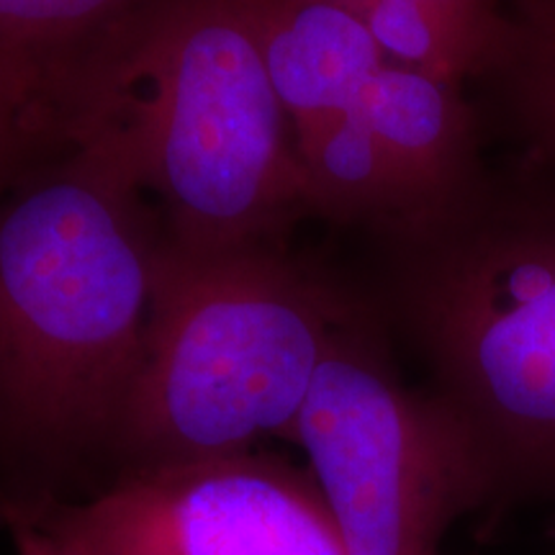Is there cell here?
Listing matches in <instances>:
<instances>
[{"label": "cell", "mask_w": 555, "mask_h": 555, "mask_svg": "<svg viewBox=\"0 0 555 555\" xmlns=\"http://www.w3.org/2000/svg\"><path fill=\"white\" fill-rule=\"evenodd\" d=\"M142 198L82 147L0 196V494L65 499L111 461L165 242Z\"/></svg>", "instance_id": "obj_1"}, {"label": "cell", "mask_w": 555, "mask_h": 555, "mask_svg": "<svg viewBox=\"0 0 555 555\" xmlns=\"http://www.w3.org/2000/svg\"><path fill=\"white\" fill-rule=\"evenodd\" d=\"M57 106L67 147L157 196L180 249L281 247L309 211L291 119L242 0H137L69 60Z\"/></svg>", "instance_id": "obj_2"}, {"label": "cell", "mask_w": 555, "mask_h": 555, "mask_svg": "<svg viewBox=\"0 0 555 555\" xmlns=\"http://www.w3.org/2000/svg\"><path fill=\"white\" fill-rule=\"evenodd\" d=\"M391 240V317L483 457L496 504L555 506V193L478 183Z\"/></svg>", "instance_id": "obj_3"}, {"label": "cell", "mask_w": 555, "mask_h": 555, "mask_svg": "<svg viewBox=\"0 0 555 555\" xmlns=\"http://www.w3.org/2000/svg\"><path fill=\"white\" fill-rule=\"evenodd\" d=\"M358 296L281 247L191 253L163 242L142 363L116 429V476L288 437Z\"/></svg>", "instance_id": "obj_4"}, {"label": "cell", "mask_w": 555, "mask_h": 555, "mask_svg": "<svg viewBox=\"0 0 555 555\" xmlns=\"http://www.w3.org/2000/svg\"><path fill=\"white\" fill-rule=\"evenodd\" d=\"M291 440L347 555H446L448 532L496 504L466 427L435 391L404 384L363 298L332 335Z\"/></svg>", "instance_id": "obj_5"}, {"label": "cell", "mask_w": 555, "mask_h": 555, "mask_svg": "<svg viewBox=\"0 0 555 555\" xmlns=\"http://www.w3.org/2000/svg\"><path fill=\"white\" fill-rule=\"evenodd\" d=\"M13 499L73 555H347L309 470L258 450L121 474L82 502Z\"/></svg>", "instance_id": "obj_6"}, {"label": "cell", "mask_w": 555, "mask_h": 555, "mask_svg": "<svg viewBox=\"0 0 555 555\" xmlns=\"http://www.w3.org/2000/svg\"><path fill=\"white\" fill-rule=\"evenodd\" d=\"M242 3L294 131L350 108L388 62L358 13L337 0Z\"/></svg>", "instance_id": "obj_7"}, {"label": "cell", "mask_w": 555, "mask_h": 555, "mask_svg": "<svg viewBox=\"0 0 555 555\" xmlns=\"http://www.w3.org/2000/svg\"><path fill=\"white\" fill-rule=\"evenodd\" d=\"M350 108L397 165L422 208V224L478 185L470 114L455 82L386 62Z\"/></svg>", "instance_id": "obj_8"}, {"label": "cell", "mask_w": 555, "mask_h": 555, "mask_svg": "<svg viewBox=\"0 0 555 555\" xmlns=\"http://www.w3.org/2000/svg\"><path fill=\"white\" fill-rule=\"evenodd\" d=\"M309 211L365 221L391 234L422 224V208L397 165L352 108L296 129Z\"/></svg>", "instance_id": "obj_9"}, {"label": "cell", "mask_w": 555, "mask_h": 555, "mask_svg": "<svg viewBox=\"0 0 555 555\" xmlns=\"http://www.w3.org/2000/svg\"><path fill=\"white\" fill-rule=\"evenodd\" d=\"M65 147L57 80L0 47V196Z\"/></svg>", "instance_id": "obj_10"}, {"label": "cell", "mask_w": 555, "mask_h": 555, "mask_svg": "<svg viewBox=\"0 0 555 555\" xmlns=\"http://www.w3.org/2000/svg\"><path fill=\"white\" fill-rule=\"evenodd\" d=\"M137 0H0V47L44 67L60 82L80 50Z\"/></svg>", "instance_id": "obj_11"}, {"label": "cell", "mask_w": 555, "mask_h": 555, "mask_svg": "<svg viewBox=\"0 0 555 555\" xmlns=\"http://www.w3.org/2000/svg\"><path fill=\"white\" fill-rule=\"evenodd\" d=\"M499 75H512L525 121L555 159V18H543L538 29H519L515 57Z\"/></svg>", "instance_id": "obj_12"}, {"label": "cell", "mask_w": 555, "mask_h": 555, "mask_svg": "<svg viewBox=\"0 0 555 555\" xmlns=\"http://www.w3.org/2000/svg\"><path fill=\"white\" fill-rule=\"evenodd\" d=\"M0 527L18 555H73L13 496L0 494Z\"/></svg>", "instance_id": "obj_13"}, {"label": "cell", "mask_w": 555, "mask_h": 555, "mask_svg": "<svg viewBox=\"0 0 555 555\" xmlns=\"http://www.w3.org/2000/svg\"><path fill=\"white\" fill-rule=\"evenodd\" d=\"M337 3H343L350 9V5H360L365 3V0H337ZM429 3H440V5H448V9L468 11V13H483V16H489V13H499L494 0H429Z\"/></svg>", "instance_id": "obj_14"}]
</instances>
